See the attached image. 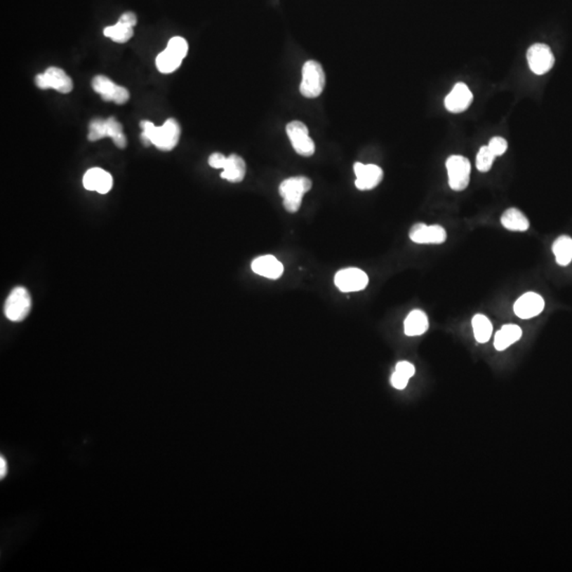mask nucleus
<instances>
[{"label": "nucleus", "mask_w": 572, "mask_h": 572, "mask_svg": "<svg viewBox=\"0 0 572 572\" xmlns=\"http://www.w3.org/2000/svg\"><path fill=\"white\" fill-rule=\"evenodd\" d=\"M334 282L340 292H361L367 288L369 278L367 274L359 268H343L335 274Z\"/></svg>", "instance_id": "obj_9"}, {"label": "nucleus", "mask_w": 572, "mask_h": 572, "mask_svg": "<svg viewBox=\"0 0 572 572\" xmlns=\"http://www.w3.org/2000/svg\"><path fill=\"white\" fill-rule=\"evenodd\" d=\"M7 463H6L5 458L1 457V459H0V478L1 479L7 475Z\"/></svg>", "instance_id": "obj_33"}, {"label": "nucleus", "mask_w": 572, "mask_h": 572, "mask_svg": "<svg viewBox=\"0 0 572 572\" xmlns=\"http://www.w3.org/2000/svg\"><path fill=\"white\" fill-rule=\"evenodd\" d=\"M354 172L357 175L355 186L359 190H372L378 187L383 180L382 168L375 164H364L357 162L354 164Z\"/></svg>", "instance_id": "obj_13"}, {"label": "nucleus", "mask_w": 572, "mask_h": 572, "mask_svg": "<svg viewBox=\"0 0 572 572\" xmlns=\"http://www.w3.org/2000/svg\"><path fill=\"white\" fill-rule=\"evenodd\" d=\"M545 301L536 293L523 295L514 305V313L521 319H530L544 311Z\"/></svg>", "instance_id": "obj_14"}, {"label": "nucleus", "mask_w": 572, "mask_h": 572, "mask_svg": "<svg viewBox=\"0 0 572 572\" xmlns=\"http://www.w3.org/2000/svg\"><path fill=\"white\" fill-rule=\"evenodd\" d=\"M430 322L427 316L421 310H413L404 322L405 334L407 336H420L428 330Z\"/></svg>", "instance_id": "obj_21"}, {"label": "nucleus", "mask_w": 572, "mask_h": 572, "mask_svg": "<svg viewBox=\"0 0 572 572\" xmlns=\"http://www.w3.org/2000/svg\"><path fill=\"white\" fill-rule=\"evenodd\" d=\"M140 128H142L141 141L147 147L153 145L160 151L168 152L175 149L180 142L182 128L174 118L166 120L162 126H155L153 122L143 120L140 122Z\"/></svg>", "instance_id": "obj_1"}, {"label": "nucleus", "mask_w": 572, "mask_h": 572, "mask_svg": "<svg viewBox=\"0 0 572 572\" xmlns=\"http://www.w3.org/2000/svg\"><path fill=\"white\" fill-rule=\"evenodd\" d=\"M109 137L112 139V142L119 149H126L128 145L126 135L124 133V128L121 124L116 118L109 117L107 119H100L95 118L89 124L88 138L91 142L101 140V139Z\"/></svg>", "instance_id": "obj_3"}, {"label": "nucleus", "mask_w": 572, "mask_h": 572, "mask_svg": "<svg viewBox=\"0 0 572 572\" xmlns=\"http://www.w3.org/2000/svg\"><path fill=\"white\" fill-rule=\"evenodd\" d=\"M449 187L453 191H463L470 184L471 162L467 157L460 155L451 156L446 160Z\"/></svg>", "instance_id": "obj_6"}, {"label": "nucleus", "mask_w": 572, "mask_h": 572, "mask_svg": "<svg viewBox=\"0 0 572 572\" xmlns=\"http://www.w3.org/2000/svg\"><path fill=\"white\" fill-rule=\"evenodd\" d=\"M395 371L399 372V373L403 374V375L411 378L415 375V368L413 364L408 363V361H399V363H397V365L395 366Z\"/></svg>", "instance_id": "obj_29"}, {"label": "nucleus", "mask_w": 572, "mask_h": 572, "mask_svg": "<svg viewBox=\"0 0 572 572\" xmlns=\"http://www.w3.org/2000/svg\"><path fill=\"white\" fill-rule=\"evenodd\" d=\"M103 33L106 37H109L114 43L124 44L132 39L134 35V28L118 22L114 26L106 27Z\"/></svg>", "instance_id": "obj_25"}, {"label": "nucleus", "mask_w": 572, "mask_h": 572, "mask_svg": "<svg viewBox=\"0 0 572 572\" xmlns=\"http://www.w3.org/2000/svg\"><path fill=\"white\" fill-rule=\"evenodd\" d=\"M35 85L43 91L52 88L61 93H69L74 89L72 78L63 69L54 66L46 69L44 74H37Z\"/></svg>", "instance_id": "obj_7"}, {"label": "nucleus", "mask_w": 572, "mask_h": 572, "mask_svg": "<svg viewBox=\"0 0 572 572\" xmlns=\"http://www.w3.org/2000/svg\"><path fill=\"white\" fill-rule=\"evenodd\" d=\"M286 134L299 155L311 157L315 153V143L310 137L309 128L301 121H292L286 126Z\"/></svg>", "instance_id": "obj_10"}, {"label": "nucleus", "mask_w": 572, "mask_h": 572, "mask_svg": "<svg viewBox=\"0 0 572 572\" xmlns=\"http://www.w3.org/2000/svg\"><path fill=\"white\" fill-rule=\"evenodd\" d=\"M246 175V164L244 159L237 154L227 157L226 166L222 168L220 178L230 182H241Z\"/></svg>", "instance_id": "obj_18"}, {"label": "nucleus", "mask_w": 572, "mask_h": 572, "mask_svg": "<svg viewBox=\"0 0 572 572\" xmlns=\"http://www.w3.org/2000/svg\"><path fill=\"white\" fill-rule=\"evenodd\" d=\"M488 149L496 157L503 155L507 149V142L503 137H494L488 142Z\"/></svg>", "instance_id": "obj_28"}, {"label": "nucleus", "mask_w": 572, "mask_h": 572, "mask_svg": "<svg viewBox=\"0 0 572 572\" xmlns=\"http://www.w3.org/2000/svg\"><path fill=\"white\" fill-rule=\"evenodd\" d=\"M32 307L30 293L24 286H18L12 291L5 303V315L13 322L26 319Z\"/></svg>", "instance_id": "obj_5"}, {"label": "nucleus", "mask_w": 572, "mask_h": 572, "mask_svg": "<svg viewBox=\"0 0 572 572\" xmlns=\"http://www.w3.org/2000/svg\"><path fill=\"white\" fill-rule=\"evenodd\" d=\"M91 86L95 93L101 95L103 101L114 102L118 105H124L130 100V93L126 87L116 84L109 78L102 74L93 79Z\"/></svg>", "instance_id": "obj_8"}, {"label": "nucleus", "mask_w": 572, "mask_h": 572, "mask_svg": "<svg viewBox=\"0 0 572 572\" xmlns=\"http://www.w3.org/2000/svg\"><path fill=\"white\" fill-rule=\"evenodd\" d=\"M326 86V74L321 64L317 61H307L302 68L301 95L309 99L319 97Z\"/></svg>", "instance_id": "obj_4"}, {"label": "nucleus", "mask_w": 572, "mask_h": 572, "mask_svg": "<svg viewBox=\"0 0 572 572\" xmlns=\"http://www.w3.org/2000/svg\"><path fill=\"white\" fill-rule=\"evenodd\" d=\"M495 158H496V156L491 152L488 145H484L478 152L476 166H477L480 172H488L492 168Z\"/></svg>", "instance_id": "obj_26"}, {"label": "nucleus", "mask_w": 572, "mask_h": 572, "mask_svg": "<svg viewBox=\"0 0 572 572\" xmlns=\"http://www.w3.org/2000/svg\"><path fill=\"white\" fill-rule=\"evenodd\" d=\"M312 189V180L305 176H295L281 182L279 192L283 199V206L290 213L300 209L303 197Z\"/></svg>", "instance_id": "obj_2"}, {"label": "nucleus", "mask_w": 572, "mask_h": 572, "mask_svg": "<svg viewBox=\"0 0 572 572\" xmlns=\"http://www.w3.org/2000/svg\"><path fill=\"white\" fill-rule=\"evenodd\" d=\"M251 270L255 274L270 280H277L280 278L284 272L283 264L274 255H262L253 260L251 263Z\"/></svg>", "instance_id": "obj_17"}, {"label": "nucleus", "mask_w": 572, "mask_h": 572, "mask_svg": "<svg viewBox=\"0 0 572 572\" xmlns=\"http://www.w3.org/2000/svg\"><path fill=\"white\" fill-rule=\"evenodd\" d=\"M409 238L417 244H442L446 241L445 229L440 225H427L418 222L411 227Z\"/></svg>", "instance_id": "obj_12"}, {"label": "nucleus", "mask_w": 572, "mask_h": 572, "mask_svg": "<svg viewBox=\"0 0 572 572\" xmlns=\"http://www.w3.org/2000/svg\"><path fill=\"white\" fill-rule=\"evenodd\" d=\"M112 175L101 168H89L83 178V186L86 190L106 194L112 188Z\"/></svg>", "instance_id": "obj_16"}, {"label": "nucleus", "mask_w": 572, "mask_h": 572, "mask_svg": "<svg viewBox=\"0 0 572 572\" xmlns=\"http://www.w3.org/2000/svg\"><path fill=\"white\" fill-rule=\"evenodd\" d=\"M472 326H473L474 335L478 342L486 343L490 340L493 326L486 316L481 315V314L474 316Z\"/></svg>", "instance_id": "obj_24"}, {"label": "nucleus", "mask_w": 572, "mask_h": 572, "mask_svg": "<svg viewBox=\"0 0 572 572\" xmlns=\"http://www.w3.org/2000/svg\"><path fill=\"white\" fill-rule=\"evenodd\" d=\"M118 22H122V24L124 25H128V26L133 27V28H134L137 24V16L135 15V13H133V12H126V13H124L121 16H120Z\"/></svg>", "instance_id": "obj_32"}, {"label": "nucleus", "mask_w": 572, "mask_h": 572, "mask_svg": "<svg viewBox=\"0 0 572 572\" xmlns=\"http://www.w3.org/2000/svg\"><path fill=\"white\" fill-rule=\"evenodd\" d=\"M523 336V331L517 324H505L495 335L494 346L498 351L509 348Z\"/></svg>", "instance_id": "obj_19"}, {"label": "nucleus", "mask_w": 572, "mask_h": 572, "mask_svg": "<svg viewBox=\"0 0 572 572\" xmlns=\"http://www.w3.org/2000/svg\"><path fill=\"white\" fill-rule=\"evenodd\" d=\"M166 49L170 50L176 55L180 56V59L184 60L187 56V53H188L189 46L184 37L175 36L172 37L168 41Z\"/></svg>", "instance_id": "obj_27"}, {"label": "nucleus", "mask_w": 572, "mask_h": 572, "mask_svg": "<svg viewBox=\"0 0 572 572\" xmlns=\"http://www.w3.org/2000/svg\"><path fill=\"white\" fill-rule=\"evenodd\" d=\"M501 224L511 232H527L530 227L527 216L517 208H510L503 212Z\"/></svg>", "instance_id": "obj_20"}, {"label": "nucleus", "mask_w": 572, "mask_h": 572, "mask_svg": "<svg viewBox=\"0 0 572 572\" xmlns=\"http://www.w3.org/2000/svg\"><path fill=\"white\" fill-rule=\"evenodd\" d=\"M552 251L557 263L561 266H567L572 261V239L568 236H561L554 241Z\"/></svg>", "instance_id": "obj_22"}, {"label": "nucleus", "mask_w": 572, "mask_h": 572, "mask_svg": "<svg viewBox=\"0 0 572 572\" xmlns=\"http://www.w3.org/2000/svg\"><path fill=\"white\" fill-rule=\"evenodd\" d=\"M182 61L180 56L166 48L156 58V67L161 74H172L180 67Z\"/></svg>", "instance_id": "obj_23"}, {"label": "nucleus", "mask_w": 572, "mask_h": 572, "mask_svg": "<svg viewBox=\"0 0 572 572\" xmlns=\"http://www.w3.org/2000/svg\"><path fill=\"white\" fill-rule=\"evenodd\" d=\"M527 60L530 69L538 76L547 74L554 65V55L549 46L545 44H534L527 52Z\"/></svg>", "instance_id": "obj_11"}, {"label": "nucleus", "mask_w": 572, "mask_h": 572, "mask_svg": "<svg viewBox=\"0 0 572 572\" xmlns=\"http://www.w3.org/2000/svg\"><path fill=\"white\" fill-rule=\"evenodd\" d=\"M473 93L465 83H458L445 98V107L453 114L465 112L473 102Z\"/></svg>", "instance_id": "obj_15"}, {"label": "nucleus", "mask_w": 572, "mask_h": 572, "mask_svg": "<svg viewBox=\"0 0 572 572\" xmlns=\"http://www.w3.org/2000/svg\"><path fill=\"white\" fill-rule=\"evenodd\" d=\"M227 157L220 153H213L210 155L208 162L209 166L213 168H224L226 166Z\"/></svg>", "instance_id": "obj_31"}, {"label": "nucleus", "mask_w": 572, "mask_h": 572, "mask_svg": "<svg viewBox=\"0 0 572 572\" xmlns=\"http://www.w3.org/2000/svg\"><path fill=\"white\" fill-rule=\"evenodd\" d=\"M408 380L409 378H407V376L403 375V374L397 371H394V373L391 376V384H392V386L394 387L395 389H399V390H403V389L406 388L407 385H408Z\"/></svg>", "instance_id": "obj_30"}]
</instances>
